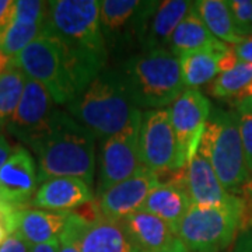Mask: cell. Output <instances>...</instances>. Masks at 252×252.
<instances>
[{
	"mask_svg": "<svg viewBox=\"0 0 252 252\" xmlns=\"http://www.w3.org/2000/svg\"><path fill=\"white\" fill-rule=\"evenodd\" d=\"M35 153L39 184L74 177L91 187L95 174V136L62 109H55L44 132L28 144Z\"/></svg>",
	"mask_w": 252,
	"mask_h": 252,
	"instance_id": "1",
	"label": "cell"
},
{
	"mask_svg": "<svg viewBox=\"0 0 252 252\" xmlns=\"http://www.w3.org/2000/svg\"><path fill=\"white\" fill-rule=\"evenodd\" d=\"M11 63L27 77L39 81L61 105L72 102L98 76L45 30L11 58Z\"/></svg>",
	"mask_w": 252,
	"mask_h": 252,
	"instance_id": "2",
	"label": "cell"
},
{
	"mask_svg": "<svg viewBox=\"0 0 252 252\" xmlns=\"http://www.w3.org/2000/svg\"><path fill=\"white\" fill-rule=\"evenodd\" d=\"M66 107L79 124L101 140L121 133L143 114L130 97L122 72L115 69H104Z\"/></svg>",
	"mask_w": 252,
	"mask_h": 252,
	"instance_id": "3",
	"label": "cell"
},
{
	"mask_svg": "<svg viewBox=\"0 0 252 252\" xmlns=\"http://www.w3.org/2000/svg\"><path fill=\"white\" fill-rule=\"evenodd\" d=\"M44 30L62 41L81 62L87 64L97 74L105 69L108 46L101 30L99 1H49Z\"/></svg>",
	"mask_w": 252,
	"mask_h": 252,
	"instance_id": "4",
	"label": "cell"
},
{
	"mask_svg": "<svg viewBox=\"0 0 252 252\" xmlns=\"http://www.w3.org/2000/svg\"><path fill=\"white\" fill-rule=\"evenodd\" d=\"M127 90L139 109H162L185 90L180 58L168 49L140 52L121 67Z\"/></svg>",
	"mask_w": 252,
	"mask_h": 252,
	"instance_id": "5",
	"label": "cell"
},
{
	"mask_svg": "<svg viewBox=\"0 0 252 252\" xmlns=\"http://www.w3.org/2000/svg\"><path fill=\"white\" fill-rule=\"evenodd\" d=\"M198 152L210 162L228 193L238 196L245 192L252 175L245 158L234 109L212 107Z\"/></svg>",
	"mask_w": 252,
	"mask_h": 252,
	"instance_id": "6",
	"label": "cell"
},
{
	"mask_svg": "<svg viewBox=\"0 0 252 252\" xmlns=\"http://www.w3.org/2000/svg\"><path fill=\"white\" fill-rule=\"evenodd\" d=\"M247 210L243 196L221 205H192L175 227V234L189 252L224 251L234 244L245 224Z\"/></svg>",
	"mask_w": 252,
	"mask_h": 252,
	"instance_id": "7",
	"label": "cell"
},
{
	"mask_svg": "<svg viewBox=\"0 0 252 252\" xmlns=\"http://www.w3.org/2000/svg\"><path fill=\"white\" fill-rule=\"evenodd\" d=\"M139 156L144 168L157 175L178 171L187 165L172 126L170 108L149 109L142 114Z\"/></svg>",
	"mask_w": 252,
	"mask_h": 252,
	"instance_id": "8",
	"label": "cell"
},
{
	"mask_svg": "<svg viewBox=\"0 0 252 252\" xmlns=\"http://www.w3.org/2000/svg\"><path fill=\"white\" fill-rule=\"evenodd\" d=\"M140 122L142 117L135 119L121 133L104 140L99 157L97 198L143 168L139 156Z\"/></svg>",
	"mask_w": 252,
	"mask_h": 252,
	"instance_id": "9",
	"label": "cell"
},
{
	"mask_svg": "<svg viewBox=\"0 0 252 252\" xmlns=\"http://www.w3.org/2000/svg\"><path fill=\"white\" fill-rule=\"evenodd\" d=\"M195 7L189 0L143 1L135 39L143 52L167 49L175 28Z\"/></svg>",
	"mask_w": 252,
	"mask_h": 252,
	"instance_id": "10",
	"label": "cell"
},
{
	"mask_svg": "<svg viewBox=\"0 0 252 252\" xmlns=\"http://www.w3.org/2000/svg\"><path fill=\"white\" fill-rule=\"evenodd\" d=\"M64 230L73 235L81 252H140L122 220L102 216L87 220L72 212Z\"/></svg>",
	"mask_w": 252,
	"mask_h": 252,
	"instance_id": "11",
	"label": "cell"
},
{
	"mask_svg": "<svg viewBox=\"0 0 252 252\" xmlns=\"http://www.w3.org/2000/svg\"><path fill=\"white\" fill-rule=\"evenodd\" d=\"M212 112V104L199 90L185 89L170 107L171 121L185 162L198 152L200 139Z\"/></svg>",
	"mask_w": 252,
	"mask_h": 252,
	"instance_id": "12",
	"label": "cell"
},
{
	"mask_svg": "<svg viewBox=\"0 0 252 252\" xmlns=\"http://www.w3.org/2000/svg\"><path fill=\"white\" fill-rule=\"evenodd\" d=\"M51 93L39 83L27 77L17 109L7 125V132L18 142L30 144L41 135L56 108Z\"/></svg>",
	"mask_w": 252,
	"mask_h": 252,
	"instance_id": "13",
	"label": "cell"
},
{
	"mask_svg": "<svg viewBox=\"0 0 252 252\" xmlns=\"http://www.w3.org/2000/svg\"><path fill=\"white\" fill-rule=\"evenodd\" d=\"M158 184V175L143 167L133 177L114 185L97 198L98 215L112 220H124L143 209L147 196Z\"/></svg>",
	"mask_w": 252,
	"mask_h": 252,
	"instance_id": "14",
	"label": "cell"
},
{
	"mask_svg": "<svg viewBox=\"0 0 252 252\" xmlns=\"http://www.w3.org/2000/svg\"><path fill=\"white\" fill-rule=\"evenodd\" d=\"M38 182L34 156L26 147L16 146L0 168V200L13 206L27 207L35 195Z\"/></svg>",
	"mask_w": 252,
	"mask_h": 252,
	"instance_id": "15",
	"label": "cell"
},
{
	"mask_svg": "<svg viewBox=\"0 0 252 252\" xmlns=\"http://www.w3.org/2000/svg\"><path fill=\"white\" fill-rule=\"evenodd\" d=\"M174 180L185 189L192 205H221L235 196L225 190L210 162L199 152L192 156L181 170V174H177Z\"/></svg>",
	"mask_w": 252,
	"mask_h": 252,
	"instance_id": "16",
	"label": "cell"
},
{
	"mask_svg": "<svg viewBox=\"0 0 252 252\" xmlns=\"http://www.w3.org/2000/svg\"><path fill=\"white\" fill-rule=\"evenodd\" d=\"M49 1L17 0L13 21L3 36L0 49L14 58L42 34L48 17Z\"/></svg>",
	"mask_w": 252,
	"mask_h": 252,
	"instance_id": "17",
	"label": "cell"
},
{
	"mask_svg": "<svg viewBox=\"0 0 252 252\" xmlns=\"http://www.w3.org/2000/svg\"><path fill=\"white\" fill-rule=\"evenodd\" d=\"M93 198L90 185L86 181L74 177H54L39 184L31 205L49 212L72 213L89 205Z\"/></svg>",
	"mask_w": 252,
	"mask_h": 252,
	"instance_id": "18",
	"label": "cell"
},
{
	"mask_svg": "<svg viewBox=\"0 0 252 252\" xmlns=\"http://www.w3.org/2000/svg\"><path fill=\"white\" fill-rule=\"evenodd\" d=\"M143 7L140 0H101L99 21L107 46L115 48L119 42L133 36Z\"/></svg>",
	"mask_w": 252,
	"mask_h": 252,
	"instance_id": "19",
	"label": "cell"
},
{
	"mask_svg": "<svg viewBox=\"0 0 252 252\" xmlns=\"http://www.w3.org/2000/svg\"><path fill=\"white\" fill-rule=\"evenodd\" d=\"M122 223L140 252L161 251L178 240L171 224L146 210L125 217Z\"/></svg>",
	"mask_w": 252,
	"mask_h": 252,
	"instance_id": "20",
	"label": "cell"
},
{
	"mask_svg": "<svg viewBox=\"0 0 252 252\" xmlns=\"http://www.w3.org/2000/svg\"><path fill=\"white\" fill-rule=\"evenodd\" d=\"M230 49L224 42L200 48L181 55L180 63L185 89L198 90L199 87L209 84L220 74V59Z\"/></svg>",
	"mask_w": 252,
	"mask_h": 252,
	"instance_id": "21",
	"label": "cell"
},
{
	"mask_svg": "<svg viewBox=\"0 0 252 252\" xmlns=\"http://www.w3.org/2000/svg\"><path fill=\"white\" fill-rule=\"evenodd\" d=\"M70 213L42 209H23L18 216L17 234L31 247L59 240Z\"/></svg>",
	"mask_w": 252,
	"mask_h": 252,
	"instance_id": "22",
	"label": "cell"
},
{
	"mask_svg": "<svg viewBox=\"0 0 252 252\" xmlns=\"http://www.w3.org/2000/svg\"><path fill=\"white\" fill-rule=\"evenodd\" d=\"M190 206L192 202L185 189L177 181L172 180L158 184L147 196L142 210L162 219L164 221L171 224L175 231L177 224L188 213Z\"/></svg>",
	"mask_w": 252,
	"mask_h": 252,
	"instance_id": "23",
	"label": "cell"
},
{
	"mask_svg": "<svg viewBox=\"0 0 252 252\" xmlns=\"http://www.w3.org/2000/svg\"><path fill=\"white\" fill-rule=\"evenodd\" d=\"M217 42L221 41L212 35L202 18L199 17L196 7H193L189 11L188 16L178 24V27L175 28L167 49L180 58L181 55L187 52L215 45Z\"/></svg>",
	"mask_w": 252,
	"mask_h": 252,
	"instance_id": "24",
	"label": "cell"
},
{
	"mask_svg": "<svg viewBox=\"0 0 252 252\" xmlns=\"http://www.w3.org/2000/svg\"><path fill=\"white\" fill-rule=\"evenodd\" d=\"M195 7L199 17L205 23L207 30L212 35L219 41L230 44L231 46L237 45L244 38L238 35L235 30L233 16L228 7V3L224 0H199L195 1Z\"/></svg>",
	"mask_w": 252,
	"mask_h": 252,
	"instance_id": "25",
	"label": "cell"
},
{
	"mask_svg": "<svg viewBox=\"0 0 252 252\" xmlns=\"http://www.w3.org/2000/svg\"><path fill=\"white\" fill-rule=\"evenodd\" d=\"M252 86V64L240 62L231 70L220 73L210 83V94L219 99H238L247 95V91Z\"/></svg>",
	"mask_w": 252,
	"mask_h": 252,
	"instance_id": "26",
	"label": "cell"
},
{
	"mask_svg": "<svg viewBox=\"0 0 252 252\" xmlns=\"http://www.w3.org/2000/svg\"><path fill=\"white\" fill-rule=\"evenodd\" d=\"M27 76L13 63L4 73L0 74V135L9 125L18 102L21 99Z\"/></svg>",
	"mask_w": 252,
	"mask_h": 252,
	"instance_id": "27",
	"label": "cell"
},
{
	"mask_svg": "<svg viewBox=\"0 0 252 252\" xmlns=\"http://www.w3.org/2000/svg\"><path fill=\"white\" fill-rule=\"evenodd\" d=\"M234 111L238 117L245 158L252 175V95L235 101Z\"/></svg>",
	"mask_w": 252,
	"mask_h": 252,
	"instance_id": "28",
	"label": "cell"
},
{
	"mask_svg": "<svg viewBox=\"0 0 252 252\" xmlns=\"http://www.w3.org/2000/svg\"><path fill=\"white\" fill-rule=\"evenodd\" d=\"M227 3L238 35L252 36V0H231Z\"/></svg>",
	"mask_w": 252,
	"mask_h": 252,
	"instance_id": "29",
	"label": "cell"
},
{
	"mask_svg": "<svg viewBox=\"0 0 252 252\" xmlns=\"http://www.w3.org/2000/svg\"><path fill=\"white\" fill-rule=\"evenodd\" d=\"M16 13V1L14 0H0V46L3 36L10 27Z\"/></svg>",
	"mask_w": 252,
	"mask_h": 252,
	"instance_id": "30",
	"label": "cell"
},
{
	"mask_svg": "<svg viewBox=\"0 0 252 252\" xmlns=\"http://www.w3.org/2000/svg\"><path fill=\"white\" fill-rule=\"evenodd\" d=\"M230 252H252V223L241 228Z\"/></svg>",
	"mask_w": 252,
	"mask_h": 252,
	"instance_id": "31",
	"label": "cell"
},
{
	"mask_svg": "<svg viewBox=\"0 0 252 252\" xmlns=\"http://www.w3.org/2000/svg\"><path fill=\"white\" fill-rule=\"evenodd\" d=\"M0 252H31V245L20 234H11L0 245Z\"/></svg>",
	"mask_w": 252,
	"mask_h": 252,
	"instance_id": "32",
	"label": "cell"
},
{
	"mask_svg": "<svg viewBox=\"0 0 252 252\" xmlns=\"http://www.w3.org/2000/svg\"><path fill=\"white\" fill-rule=\"evenodd\" d=\"M233 52L237 59L243 63H251L252 64V36H247L237 45L231 46Z\"/></svg>",
	"mask_w": 252,
	"mask_h": 252,
	"instance_id": "33",
	"label": "cell"
},
{
	"mask_svg": "<svg viewBox=\"0 0 252 252\" xmlns=\"http://www.w3.org/2000/svg\"><path fill=\"white\" fill-rule=\"evenodd\" d=\"M59 252H81L73 235L66 230L59 237Z\"/></svg>",
	"mask_w": 252,
	"mask_h": 252,
	"instance_id": "34",
	"label": "cell"
},
{
	"mask_svg": "<svg viewBox=\"0 0 252 252\" xmlns=\"http://www.w3.org/2000/svg\"><path fill=\"white\" fill-rule=\"evenodd\" d=\"M11 153H13V149L7 142V139L3 135H0V168L4 165V162L9 160Z\"/></svg>",
	"mask_w": 252,
	"mask_h": 252,
	"instance_id": "35",
	"label": "cell"
},
{
	"mask_svg": "<svg viewBox=\"0 0 252 252\" xmlns=\"http://www.w3.org/2000/svg\"><path fill=\"white\" fill-rule=\"evenodd\" d=\"M31 252H59V240L31 247Z\"/></svg>",
	"mask_w": 252,
	"mask_h": 252,
	"instance_id": "36",
	"label": "cell"
},
{
	"mask_svg": "<svg viewBox=\"0 0 252 252\" xmlns=\"http://www.w3.org/2000/svg\"><path fill=\"white\" fill-rule=\"evenodd\" d=\"M157 252H189V250L185 247V244L182 243L181 240H175L170 247H167V248H164L161 251Z\"/></svg>",
	"mask_w": 252,
	"mask_h": 252,
	"instance_id": "37",
	"label": "cell"
},
{
	"mask_svg": "<svg viewBox=\"0 0 252 252\" xmlns=\"http://www.w3.org/2000/svg\"><path fill=\"white\" fill-rule=\"evenodd\" d=\"M11 66V58L0 49V74L4 73Z\"/></svg>",
	"mask_w": 252,
	"mask_h": 252,
	"instance_id": "38",
	"label": "cell"
},
{
	"mask_svg": "<svg viewBox=\"0 0 252 252\" xmlns=\"http://www.w3.org/2000/svg\"><path fill=\"white\" fill-rule=\"evenodd\" d=\"M9 235H7V233H6V230H4V227L1 225V223H0V245L6 241V238H7Z\"/></svg>",
	"mask_w": 252,
	"mask_h": 252,
	"instance_id": "39",
	"label": "cell"
},
{
	"mask_svg": "<svg viewBox=\"0 0 252 252\" xmlns=\"http://www.w3.org/2000/svg\"><path fill=\"white\" fill-rule=\"evenodd\" d=\"M245 195H248V198L251 199V202H252V180L251 182H250V185H248V188L245 189V192H244Z\"/></svg>",
	"mask_w": 252,
	"mask_h": 252,
	"instance_id": "40",
	"label": "cell"
},
{
	"mask_svg": "<svg viewBox=\"0 0 252 252\" xmlns=\"http://www.w3.org/2000/svg\"><path fill=\"white\" fill-rule=\"evenodd\" d=\"M251 95H252V86L250 87V90L247 91V95H245V97H251ZM245 97H244V98H245Z\"/></svg>",
	"mask_w": 252,
	"mask_h": 252,
	"instance_id": "41",
	"label": "cell"
}]
</instances>
